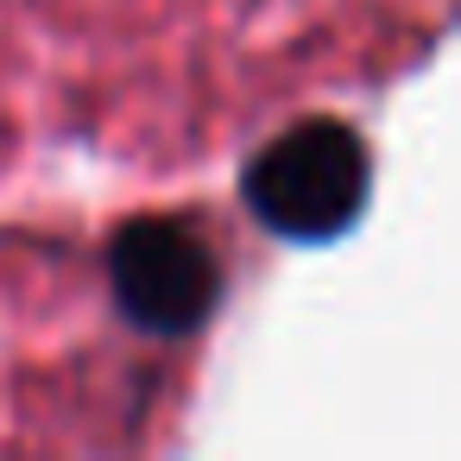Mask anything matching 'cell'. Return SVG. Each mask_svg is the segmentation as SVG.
<instances>
[{
    "label": "cell",
    "mask_w": 461,
    "mask_h": 461,
    "mask_svg": "<svg viewBox=\"0 0 461 461\" xmlns=\"http://www.w3.org/2000/svg\"><path fill=\"white\" fill-rule=\"evenodd\" d=\"M108 291L133 335L184 341L221 310V259L184 215H133L108 234Z\"/></svg>",
    "instance_id": "2"
},
{
    "label": "cell",
    "mask_w": 461,
    "mask_h": 461,
    "mask_svg": "<svg viewBox=\"0 0 461 461\" xmlns=\"http://www.w3.org/2000/svg\"><path fill=\"white\" fill-rule=\"evenodd\" d=\"M373 196V158L348 121L310 114L272 133L240 171V209L291 247H335L360 228Z\"/></svg>",
    "instance_id": "1"
}]
</instances>
